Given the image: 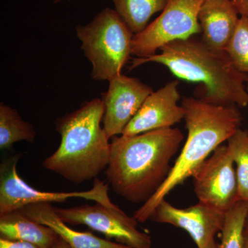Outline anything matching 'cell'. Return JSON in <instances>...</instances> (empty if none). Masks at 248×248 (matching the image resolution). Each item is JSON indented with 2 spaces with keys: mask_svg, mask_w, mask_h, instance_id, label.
Here are the masks:
<instances>
[{
  "mask_svg": "<svg viewBox=\"0 0 248 248\" xmlns=\"http://www.w3.org/2000/svg\"><path fill=\"white\" fill-rule=\"evenodd\" d=\"M246 228H248V214L247 218H246Z\"/></svg>",
  "mask_w": 248,
  "mask_h": 248,
  "instance_id": "d4e9b609",
  "label": "cell"
},
{
  "mask_svg": "<svg viewBox=\"0 0 248 248\" xmlns=\"http://www.w3.org/2000/svg\"><path fill=\"white\" fill-rule=\"evenodd\" d=\"M54 248H71L68 246V244H66L65 241H63V240L60 239V241L58 243V244L55 246V247Z\"/></svg>",
  "mask_w": 248,
  "mask_h": 248,
  "instance_id": "cb8c5ba5",
  "label": "cell"
},
{
  "mask_svg": "<svg viewBox=\"0 0 248 248\" xmlns=\"http://www.w3.org/2000/svg\"><path fill=\"white\" fill-rule=\"evenodd\" d=\"M36 132L32 124L25 122L12 108L0 105V148L10 149L20 141L33 142Z\"/></svg>",
  "mask_w": 248,
  "mask_h": 248,
  "instance_id": "e0dca14e",
  "label": "cell"
},
{
  "mask_svg": "<svg viewBox=\"0 0 248 248\" xmlns=\"http://www.w3.org/2000/svg\"><path fill=\"white\" fill-rule=\"evenodd\" d=\"M248 214V202L239 201L227 212L218 248H243L244 232Z\"/></svg>",
  "mask_w": 248,
  "mask_h": 248,
  "instance_id": "d6986e66",
  "label": "cell"
},
{
  "mask_svg": "<svg viewBox=\"0 0 248 248\" xmlns=\"http://www.w3.org/2000/svg\"><path fill=\"white\" fill-rule=\"evenodd\" d=\"M226 145L236 166L239 201L248 202V131L239 129Z\"/></svg>",
  "mask_w": 248,
  "mask_h": 248,
  "instance_id": "ac0fdd59",
  "label": "cell"
},
{
  "mask_svg": "<svg viewBox=\"0 0 248 248\" xmlns=\"http://www.w3.org/2000/svg\"><path fill=\"white\" fill-rule=\"evenodd\" d=\"M203 0H169L159 17L134 35L132 55L147 58L164 46L201 33L198 16Z\"/></svg>",
  "mask_w": 248,
  "mask_h": 248,
  "instance_id": "8992f818",
  "label": "cell"
},
{
  "mask_svg": "<svg viewBox=\"0 0 248 248\" xmlns=\"http://www.w3.org/2000/svg\"><path fill=\"white\" fill-rule=\"evenodd\" d=\"M246 89H247L248 93V81L247 84H246Z\"/></svg>",
  "mask_w": 248,
  "mask_h": 248,
  "instance_id": "4316f807",
  "label": "cell"
},
{
  "mask_svg": "<svg viewBox=\"0 0 248 248\" xmlns=\"http://www.w3.org/2000/svg\"><path fill=\"white\" fill-rule=\"evenodd\" d=\"M55 210L67 224L84 225L130 248H152L153 246L151 236L138 229L135 218L129 217L115 204L107 205L96 202L94 205Z\"/></svg>",
  "mask_w": 248,
  "mask_h": 248,
  "instance_id": "ba28073f",
  "label": "cell"
},
{
  "mask_svg": "<svg viewBox=\"0 0 248 248\" xmlns=\"http://www.w3.org/2000/svg\"><path fill=\"white\" fill-rule=\"evenodd\" d=\"M182 107L187 130L185 144L162 185L134 213L138 223L149 220L158 204L241 128L239 107L215 105L193 97H183Z\"/></svg>",
  "mask_w": 248,
  "mask_h": 248,
  "instance_id": "3957f363",
  "label": "cell"
},
{
  "mask_svg": "<svg viewBox=\"0 0 248 248\" xmlns=\"http://www.w3.org/2000/svg\"><path fill=\"white\" fill-rule=\"evenodd\" d=\"M184 139L177 128L112 138L105 171L112 190L128 202L144 203L169 176Z\"/></svg>",
  "mask_w": 248,
  "mask_h": 248,
  "instance_id": "6da1fadb",
  "label": "cell"
},
{
  "mask_svg": "<svg viewBox=\"0 0 248 248\" xmlns=\"http://www.w3.org/2000/svg\"><path fill=\"white\" fill-rule=\"evenodd\" d=\"M0 248H40L35 245L20 241H12L0 237Z\"/></svg>",
  "mask_w": 248,
  "mask_h": 248,
  "instance_id": "44dd1931",
  "label": "cell"
},
{
  "mask_svg": "<svg viewBox=\"0 0 248 248\" xmlns=\"http://www.w3.org/2000/svg\"><path fill=\"white\" fill-rule=\"evenodd\" d=\"M177 81H169L147 97L138 113L124 130L122 136L131 137L152 130L172 128L184 120V110Z\"/></svg>",
  "mask_w": 248,
  "mask_h": 248,
  "instance_id": "7c38bea8",
  "label": "cell"
},
{
  "mask_svg": "<svg viewBox=\"0 0 248 248\" xmlns=\"http://www.w3.org/2000/svg\"><path fill=\"white\" fill-rule=\"evenodd\" d=\"M76 32L92 64L93 79L109 81L122 74L132 55L135 34L115 9L102 10L89 24L78 26Z\"/></svg>",
  "mask_w": 248,
  "mask_h": 248,
  "instance_id": "5b68a950",
  "label": "cell"
},
{
  "mask_svg": "<svg viewBox=\"0 0 248 248\" xmlns=\"http://www.w3.org/2000/svg\"><path fill=\"white\" fill-rule=\"evenodd\" d=\"M240 16H248V0H232Z\"/></svg>",
  "mask_w": 248,
  "mask_h": 248,
  "instance_id": "7402d4cb",
  "label": "cell"
},
{
  "mask_svg": "<svg viewBox=\"0 0 248 248\" xmlns=\"http://www.w3.org/2000/svg\"><path fill=\"white\" fill-rule=\"evenodd\" d=\"M20 156H12L2 161L0 166V215L20 210L26 205L39 203L65 202L73 198H83L107 205H112L108 187L96 178L91 190L81 192H50L40 191L23 180L17 171Z\"/></svg>",
  "mask_w": 248,
  "mask_h": 248,
  "instance_id": "52a82bcc",
  "label": "cell"
},
{
  "mask_svg": "<svg viewBox=\"0 0 248 248\" xmlns=\"http://www.w3.org/2000/svg\"><path fill=\"white\" fill-rule=\"evenodd\" d=\"M226 214L200 202L188 208H178L165 199L149 220L187 232L197 248H218L215 238L223 230Z\"/></svg>",
  "mask_w": 248,
  "mask_h": 248,
  "instance_id": "30bf717a",
  "label": "cell"
},
{
  "mask_svg": "<svg viewBox=\"0 0 248 248\" xmlns=\"http://www.w3.org/2000/svg\"><path fill=\"white\" fill-rule=\"evenodd\" d=\"M243 248H248V228H245L244 239H243Z\"/></svg>",
  "mask_w": 248,
  "mask_h": 248,
  "instance_id": "603a6c76",
  "label": "cell"
},
{
  "mask_svg": "<svg viewBox=\"0 0 248 248\" xmlns=\"http://www.w3.org/2000/svg\"><path fill=\"white\" fill-rule=\"evenodd\" d=\"M115 11L135 35L144 30L155 14L161 12L169 0H112Z\"/></svg>",
  "mask_w": 248,
  "mask_h": 248,
  "instance_id": "2e32d148",
  "label": "cell"
},
{
  "mask_svg": "<svg viewBox=\"0 0 248 248\" xmlns=\"http://www.w3.org/2000/svg\"><path fill=\"white\" fill-rule=\"evenodd\" d=\"M0 237L30 243L40 248H54L60 239L51 228L19 210L0 215Z\"/></svg>",
  "mask_w": 248,
  "mask_h": 248,
  "instance_id": "9a60e30c",
  "label": "cell"
},
{
  "mask_svg": "<svg viewBox=\"0 0 248 248\" xmlns=\"http://www.w3.org/2000/svg\"><path fill=\"white\" fill-rule=\"evenodd\" d=\"M199 202L226 213L239 202L234 161L226 145H221L192 175Z\"/></svg>",
  "mask_w": 248,
  "mask_h": 248,
  "instance_id": "9c48e42d",
  "label": "cell"
},
{
  "mask_svg": "<svg viewBox=\"0 0 248 248\" xmlns=\"http://www.w3.org/2000/svg\"><path fill=\"white\" fill-rule=\"evenodd\" d=\"M239 16L232 0H203L198 19L204 44L217 51L225 52Z\"/></svg>",
  "mask_w": 248,
  "mask_h": 248,
  "instance_id": "4fadbf2b",
  "label": "cell"
},
{
  "mask_svg": "<svg viewBox=\"0 0 248 248\" xmlns=\"http://www.w3.org/2000/svg\"><path fill=\"white\" fill-rule=\"evenodd\" d=\"M153 92L140 79L120 74L109 81L108 89L102 94L104 104L103 128L109 139L122 135Z\"/></svg>",
  "mask_w": 248,
  "mask_h": 248,
  "instance_id": "8fae6325",
  "label": "cell"
},
{
  "mask_svg": "<svg viewBox=\"0 0 248 248\" xmlns=\"http://www.w3.org/2000/svg\"><path fill=\"white\" fill-rule=\"evenodd\" d=\"M225 52L238 71L248 75V16L239 17Z\"/></svg>",
  "mask_w": 248,
  "mask_h": 248,
  "instance_id": "ffe728a7",
  "label": "cell"
},
{
  "mask_svg": "<svg viewBox=\"0 0 248 248\" xmlns=\"http://www.w3.org/2000/svg\"><path fill=\"white\" fill-rule=\"evenodd\" d=\"M154 62L167 67L179 79L203 84L205 102L244 108L248 105V75L238 71L226 52L217 51L195 36L164 46L159 53L134 59L130 70Z\"/></svg>",
  "mask_w": 248,
  "mask_h": 248,
  "instance_id": "7a4b0ae2",
  "label": "cell"
},
{
  "mask_svg": "<svg viewBox=\"0 0 248 248\" xmlns=\"http://www.w3.org/2000/svg\"><path fill=\"white\" fill-rule=\"evenodd\" d=\"M104 114V102L95 98L58 118L55 128L61 143L43 167L75 184L96 179L110 160V143L101 125Z\"/></svg>",
  "mask_w": 248,
  "mask_h": 248,
  "instance_id": "277c9868",
  "label": "cell"
},
{
  "mask_svg": "<svg viewBox=\"0 0 248 248\" xmlns=\"http://www.w3.org/2000/svg\"><path fill=\"white\" fill-rule=\"evenodd\" d=\"M24 215L49 227L71 248H130L120 243L102 239L89 232L75 231L62 221L51 204H30L20 209Z\"/></svg>",
  "mask_w": 248,
  "mask_h": 248,
  "instance_id": "5bb4252c",
  "label": "cell"
},
{
  "mask_svg": "<svg viewBox=\"0 0 248 248\" xmlns=\"http://www.w3.org/2000/svg\"><path fill=\"white\" fill-rule=\"evenodd\" d=\"M63 1V0H53V2L55 4H57V3L60 2V1Z\"/></svg>",
  "mask_w": 248,
  "mask_h": 248,
  "instance_id": "484cf974",
  "label": "cell"
}]
</instances>
